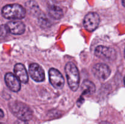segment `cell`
Returning <instances> with one entry per match:
<instances>
[{"label": "cell", "instance_id": "obj_7", "mask_svg": "<svg viewBox=\"0 0 125 124\" xmlns=\"http://www.w3.org/2000/svg\"><path fill=\"white\" fill-rule=\"evenodd\" d=\"M92 71L95 76L100 80H106L109 77L111 71L104 63H98L93 67Z\"/></svg>", "mask_w": 125, "mask_h": 124}, {"label": "cell", "instance_id": "obj_11", "mask_svg": "<svg viewBox=\"0 0 125 124\" xmlns=\"http://www.w3.org/2000/svg\"><path fill=\"white\" fill-rule=\"evenodd\" d=\"M15 75L17 77L20 81L23 83H26L28 81V74L25 67L21 63H18L14 66Z\"/></svg>", "mask_w": 125, "mask_h": 124}, {"label": "cell", "instance_id": "obj_6", "mask_svg": "<svg viewBox=\"0 0 125 124\" xmlns=\"http://www.w3.org/2000/svg\"><path fill=\"white\" fill-rule=\"evenodd\" d=\"M49 79L52 86L57 89L62 88L64 85V79L57 69L51 68L49 71Z\"/></svg>", "mask_w": 125, "mask_h": 124}, {"label": "cell", "instance_id": "obj_20", "mask_svg": "<svg viewBox=\"0 0 125 124\" xmlns=\"http://www.w3.org/2000/svg\"></svg>", "mask_w": 125, "mask_h": 124}, {"label": "cell", "instance_id": "obj_8", "mask_svg": "<svg viewBox=\"0 0 125 124\" xmlns=\"http://www.w3.org/2000/svg\"><path fill=\"white\" fill-rule=\"evenodd\" d=\"M29 72L30 76L35 81L41 82L45 79V73L43 69L37 63H32L30 64Z\"/></svg>", "mask_w": 125, "mask_h": 124}, {"label": "cell", "instance_id": "obj_2", "mask_svg": "<svg viewBox=\"0 0 125 124\" xmlns=\"http://www.w3.org/2000/svg\"><path fill=\"white\" fill-rule=\"evenodd\" d=\"M2 15L4 18L10 19H20L26 15L24 7L18 4L6 5L2 8Z\"/></svg>", "mask_w": 125, "mask_h": 124}, {"label": "cell", "instance_id": "obj_17", "mask_svg": "<svg viewBox=\"0 0 125 124\" xmlns=\"http://www.w3.org/2000/svg\"><path fill=\"white\" fill-rule=\"evenodd\" d=\"M122 4H123V6L125 7V0H122Z\"/></svg>", "mask_w": 125, "mask_h": 124}, {"label": "cell", "instance_id": "obj_1", "mask_svg": "<svg viewBox=\"0 0 125 124\" xmlns=\"http://www.w3.org/2000/svg\"><path fill=\"white\" fill-rule=\"evenodd\" d=\"M11 112L20 120L28 121L32 117V112L26 105L21 102H15L9 103Z\"/></svg>", "mask_w": 125, "mask_h": 124}, {"label": "cell", "instance_id": "obj_16", "mask_svg": "<svg viewBox=\"0 0 125 124\" xmlns=\"http://www.w3.org/2000/svg\"><path fill=\"white\" fill-rule=\"evenodd\" d=\"M3 115V111H2V110H1V117H2Z\"/></svg>", "mask_w": 125, "mask_h": 124}, {"label": "cell", "instance_id": "obj_15", "mask_svg": "<svg viewBox=\"0 0 125 124\" xmlns=\"http://www.w3.org/2000/svg\"><path fill=\"white\" fill-rule=\"evenodd\" d=\"M15 124H27L26 121H24V120H21L19 119V120L16 122L15 123Z\"/></svg>", "mask_w": 125, "mask_h": 124}, {"label": "cell", "instance_id": "obj_18", "mask_svg": "<svg viewBox=\"0 0 125 124\" xmlns=\"http://www.w3.org/2000/svg\"><path fill=\"white\" fill-rule=\"evenodd\" d=\"M101 124H111L109 122H101Z\"/></svg>", "mask_w": 125, "mask_h": 124}, {"label": "cell", "instance_id": "obj_3", "mask_svg": "<svg viewBox=\"0 0 125 124\" xmlns=\"http://www.w3.org/2000/svg\"><path fill=\"white\" fill-rule=\"evenodd\" d=\"M68 84L71 89L75 91L78 89L79 84V74L75 64L72 62L67 63L65 68Z\"/></svg>", "mask_w": 125, "mask_h": 124}, {"label": "cell", "instance_id": "obj_12", "mask_svg": "<svg viewBox=\"0 0 125 124\" xmlns=\"http://www.w3.org/2000/svg\"><path fill=\"white\" fill-rule=\"evenodd\" d=\"M48 14L51 18L59 19L63 17V12L61 7L56 5H52L48 7Z\"/></svg>", "mask_w": 125, "mask_h": 124}, {"label": "cell", "instance_id": "obj_10", "mask_svg": "<svg viewBox=\"0 0 125 124\" xmlns=\"http://www.w3.org/2000/svg\"><path fill=\"white\" fill-rule=\"evenodd\" d=\"M6 27L10 33L14 35H20L24 33L25 26L22 22L12 21L7 23Z\"/></svg>", "mask_w": 125, "mask_h": 124}, {"label": "cell", "instance_id": "obj_14", "mask_svg": "<svg viewBox=\"0 0 125 124\" xmlns=\"http://www.w3.org/2000/svg\"><path fill=\"white\" fill-rule=\"evenodd\" d=\"M26 7L28 9L29 12L30 11V12L33 13H37L40 10L39 6L34 1H29L27 2L26 3Z\"/></svg>", "mask_w": 125, "mask_h": 124}, {"label": "cell", "instance_id": "obj_5", "mask_svg": "<svg viewBox=\"0 0 125 124\" xmlns=\"http://www.w3.org/2000/svg\"><path fill=\"white\" fill-rule=\"evenodd\" d=\"M95 54L96 57L106 60H112L116 57L115 49L104 46H98L95 50Z\"/></svg>", "mask_w": 125, "mask_h": 124}, {"label": "cell", "instance_id": "obj_13", "mask_svg": "<svg viewBox=\"0 0 125 124\" xmlns=\"http://www.w3.org/2000/svg\"><path fill=\"white\" fill-rule=\"evenodd\" d=\"M82 89L84 94H92L95 91V86L92 81L85 80L82 85Z\"/></svg>", "mask_w": 125, "mask_h": 124}, {"label": "cell", "instance_id": "obj_9", "mask_svg": "<svg viewBox=\"0 0 125 124\" xmlns=\"http://www.w3.org/2000/svg\"><path fill=\"white\" fill-rule=\"evenodd\" d=\"M5 82L7 87L13 92H18L21 89V84L19 79L12 73H7L4 77Z\"/></svg>", "mask_w": 125, "mask_h": 124}, {"label": "cell", "instance_id": "obj_19", "mask_svg": "<svg viewBox=\"0 0 125 124\" xmlns=\"http://www.w3.org/2000/svg\"><path fill=\"white\" fill-rule=\"evenodd\" d=\"M124 83H125V79H124Z\"/></svg>", "mask_w": 125, "mask_h": 124}, {"label": "cell", "instance_id": "obj_4", "mask_svg": "<svg viewBox=\"0 0 125 124\" xmlns=\"http://www.w3.org/2000/svg\"><path fill=\"white\" fill-rule=\"evenodd\" d=\"M100 21V16L96 12H90L85 15L83 24L87 30L92 32L98 26Z\"/></svg>", "mask_w": 125, "mask_h": 124}, {"label": "cell", "instance_id": "obj_21", "mask_svg": "<svg viewBox=\"0 0 125 124\" xmlns=\"http://www.w3.org/2000/svg\"><path fill=\"white\" fill-rule=\"evenodd\" d=\"M12 1H13V0H12Z\"/></svg>", "mask_w": 125, "mask_h": 124}]
</instances>
